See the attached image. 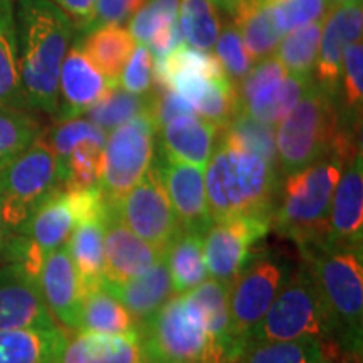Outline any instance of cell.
I'll list each match as a JSON object with an SVG mask.
<instances>
[{
  "instance_id": "9",
  "label": "cell",
  "mask_w": 363,
  "mask_h": 363,
  "mask_svg": "<svg viewBox=\"0 0 363 363\" xmlns=\"http://www.w3.org/2000/svg\"><path fill=\"white\" fill-rule=\"evenodd\" d=\"M291 274V264L284 257L271 251H257L230 284L229 313L235 355L246 345L254 328L261 323Z\"/></svg>"
},
{
  "instance_id": "8",
  "label": "cell",
  "mask_w": 363,
  "mask_h": 363,
  "mask_svg": "<svg viewBox=\"0 0 363 363\" xmlns=\"http://www.w3.org/2000/svg\"><path fill=\"white\" fill-rule=\"evenodd\" d=\"M145 363H225L185 294H174L138 326Z\"/></svg>"
},
{
  "instance_id": "47",
  "label": "cell",
  "mask_w": 363,
  "mask_h": 363,
  "mask_svg": "<svg viewBox=\"0 0 363 363\" xmlns=\"http://www.w3.org/2000/svg\"><path fill=\"white\" fill-rule=\"evenodd\" d=\"M145 0H96L91 19L81 33L99 29L104 26H123L128 22Z\"/></svg>"
},
{
  "instance_id": "5",
  "label": "cell",
  "mask_w": 363,
  "mask_h": 363,
  "mask_svg": "<svg viewBox=\"0 0 363 363\" xmlns=\"http://www.w3.org/2000/svg\"><path fill=\"white\" fill-rule=\"evenodd\" d=\"M328 308L340 362H360L363 340L362 249L320 246L301 252Z\"/></svg>"
},
{
  "instance_id": "28",
  "label": "cell",
  "mask_w": 363,
  "mask_h": 363,
  "mask_svg": "<svg viewBox=\"0 0 363 363\" xmlns=\"http://www.w3.org/2000/svg\"><path fill=\"white\" fill-rule=\"evenodd\" d=\"M104 214L78 222L66 242L84 293L104 279Z\"/></svg>"
},
{
  "instance_id": "52",
  "label": "cell",
  "mask_w": 363,
  "mask_h": 363,
  "mask_svg": "<svg viewBox=\"0 0 363 363\" xmlns=\"http://www.w3.org/2000/svg\"><path fill=\"white\" fill-rule=\"evenodd\" d=\"M343 2H350V0H328L330 7L331 6H337V4H343Z\"/></svg>"
},
{
  "instance_id": "35",
  "label": "cell",
  "mask_w": 363,
  "mask_h": 363,
  "mask_svg": "<svg viewBox=\"0 0 363 363\" xmlns=\"http://www.w3.org/2000/svg\"><path fill=\"white\" fill-rule=\"evenodd\" d=\"M177 26L184 43L202 52L214 49L222 29L217 9L208 0H180Z\"/></svg>"
},
{
  "instance_id": "12",
  "label": "cell",
  "mask_w": 363,
  "mask_h": 363,
  "mask_svg": "<svg viewBox=\"0 0 363 363\" xmlns=\"http://www.w3.org/2000/svg\"><path fill=\"white\" fill-rule=\"evenodd\" d=\"M106 211V199L99 187L59 190L45 201L17 233L48 257L65 247L78 222ZM16 234V233H13Z\"/></svg>"
},
{
  "instance_id": "39",
  "label": "cell",
  "mask_w": 363,
  "mask_h": 363,
  "mask_svg": "<svg viewBox=\"0 0 363 363\" xmlns=\"http://www.w3.org/2000/svg\"><path fill=\"white\" fill-rule=\"evenodd\" d=\"M39 136V126L29 113L0 106V169L19 155Z\"/></svg>"
},
{
  "instance_id": "3",
  "label": "cell",
  "mask_w": 363,
  "mask_h": 363,
  "mask_svg": "<svg viewBox=\"0 0 363 363\" xmlns=\"http://www.w3.org/2000/svg\"><path fill=\"white\" fill-rule=\"evenodd\" d=\"M276 152L279 170L289 175L330 155H337L347 163L362 150L357 145V133L345 130L340 123L333 98L313 83L278 123Z\"/></svg>"
},
{
  "instance_id": "1",
  "label": "cell",
  "mask_w": 363,
  "mask_h": 363,
  "mask_svg": "<svg viewBox=\"0 0 363 363\" xmlns=\"http://www.w3.org/2000/svg\"><path fill=\"white\" fill-rule=\"evenodd\" d=\"M16 21L27 108L56 116L59 72L76 27L51 0H19Z\"/></svg>"
},
{
  "instance_id": "37",
  "label": "cell",
  "mask_w": 363,
  "mask_h": 363,
  "mask_svg": "<svg viewBox=\"0 0 363 363\" xmlns=\"http://www.w3.org/2000/svg\"><path fill=\"white\" fill-rule=\"evenodd\" d=\"M150 108V93L148 94H133L113 84L106 89L101 99L94 103L88 111L84 113L86 120L94 123L99 128L108 131L118 128L126 121L133 120L135 116L148 111Z\"/></svg>"
},
{
  "instance_id": "11",
  "label": "cell",
  "mask_w": 363,
  "mask_h": 363,
  "mask_svg": "<svg viewBox=\"0 0 363 363\" xmlns=\"http://www.w3.org/2000/svg\"><path fill=\"white\" fill-rule=\"evenodd\" d=\"M108 202L131 233L163 254L180 234L182 227L153 165L128 192Z\"/></svg>"
},
{
  "instance_id": "41",
  "label": "cell",
  "mask_w": 363,
  "mask_h": 363,
  "mask_svg": "<svg viewBox=\"0 0 363 363\" xmlns=\"http://www.w3.org/2000/svg\"><path fill=\"white\" fill-rule=\"evenodd\" d=\"M238 88L225 76L212 78L206 93L194 104L195 115L222 130L239 113Z\"/></svg>"
},
{
  "instance_id": "29",
  "label": "cell",
  "mask_w": 363,
  "mask_h": 363,
  "mask_svg": "<svg viewBox=\"0 0 363 363\" xmlns=\"http://www.w3.org/2000/svg\"><path fill=\"white\" fill-rule=\"evenodd\" d=\"M0 106L26 110L13 0H0Z\"/></svg>"
},
{
  "instance_id": "31",
  "label": "cell",
  "mask_w": 363,
  "mask_h": 363,
  "mask_svg": "<svg viewBox=\"0 0 363 363\" xmlns=\"http://www.w3.org/2000/svg\"><path fill=\"white\" fill-rule=\"evenodd\" d=\"M174 294H185L207 281L208 272L203 261L202 234L180 230L165 251Z\"/></svg>"
},
{
  "instance_id": "16",
  "label": "cell",
  "mask_w": 363,
  "mask_h": 363,
  "mask_svg": "<svg viewBox=\"0 0 363 363\" xmlns=\"http://www.w3.org/2000/svg\"><path fill=\"white\" fill-rule=\"evenodd\" d=\"M38 286L52 320L66 330L78 331L84 289L66 246L45 257Z\"/></svg>"
},
{
  "instance_id": "2",
  "label": "cell",
  "mask_w": 363,
  "mask_h": 363,
  "mask_svg": "<svg viewBox=\"0 0 363 363\" xmlns=\"http://www.w3.org/2000/svg\"><path fill=\"white\" fill-rule=\"evenodd\" d=\"M203 184L211 219L220 222L238 217L271 219L281 180L276 167L219 133Z\"/></svg>"
},
{
  "instance_id": "24",
  "label": "cell",
  "mask_w": 363,
  "mask_h": 363,
  "mask_svg": "<svg viewBox=\"0 0 363 363\" xmlns=\"http://www.w3.org/2000/svg\"><path fill=\"white\" fill-rule=\"evenodd\" d=\"M288 72L281 66L274 56H269L262 61H257L238 84V101L239 111L244 115L262 121V123L278 125L276 120V108L281 93V86Z\"/></svg>"
},
{
  "instance_id": "36",
  "label": "cell",
  "mask_w": 363,
  "mask_h": 363,
  "mask_svg": "<svg viewBox=\"0 0 363 363\" xmlns=\"http://www.w3.org/2000/svg\"><path fill=\"white\" fill-rule=\"evenodd\" d=\"M321 29H323V21H318L298 27L283 35L274 57L281 62L288 74L313 76L318 51H320Z\"/></svg>"
},
{
  "instance_id": "4",
  "label": "cell",
  "mask_w": 363,
  "mask_h": 363,
  "mask_svg": "<svg viewBox=\"0 0 363 363\" xmlns=\"http://www.w3.org/2000/svg\"><path fill=\"white\" fill-rule=\"evenodd\" d=\"M343 167L342 158L330 155L286 175L279 185L271 224L301 252L325 244L331 201Z\"/></svg>"
},
{
  "instance_id": "10",
  "label": "cell",
  "mask_w": 363,
  "mask_h": 363,
  "mask_svg": "<svg viewBox=\"0 0 363 363\" xmlns=\"http://www.w3.org/2000/svg\"><path fill=\"white\" fill-rule=\"evenodd\" d=\"M157 131L155 121L148 111L110 131L101 152V175L98 184L104 199L113 201L121 197L152 169Z\"/></svg>"
},
{
  "instance_id": "32",
  "label": "cell",
  "mask_w": 363,
  "mask_h": 363,
  "mask_svg": "<svg viewBox=\"0 0 363 363\" xmlns=\"http://www.w3.org/2000/svg\"><path fill=\"white\" fill-rule=\"evenodd\" d=\"M78 331H96V333H135L138 325L128 310L101 284L84 293L81 306V321Z\"/></svg>"
},
{
  "instance_id": "45",
  "label": "cell",
  "mask_w": 363,
  "mask_h": 363,
  "mask_svg": "<svg viewBox=\"0 0 363 363\" xmlns=\"http://www.w3.org/2000/svg\"><path fill=\"white\" fill-rule=\"evenodd\" d=\"M271 6L283 34L323 21L330 11L328 0H271Z\"/></svg>"
},
{
  "instance_id": "22",
  "label": "cell",
  "mask_w": 363,
  "mask_h": 363,
  "mask_svg": "<svg viewBox=\"0 0 363 363\" xmlns=\"http://www.w3.org/2000/svg\"><path fill=\"white\" fill-rule=\"evenodd\" d=\"M57 363H145V357L138 331L120 335L78 331L66 338Z\"/></svg>"
},
{
  "instance_id": "48",
  "label": "cell",
  "mask_w": 363,
  "mask_h": 363,
  "mask_svg": "<svg viewBox=\"0 0 363 363\" xmlns=\"http://www.w3.org/2000/svg\"><path fill=\"white\" fill-rule=\"evenodd\" d=\"M180 44H184V39H182L179 26H177V22H174V24L165 26L162 27L160 30H157L147 45L150 52H152L153 61H157V59H163L165 56H169V54L174 51L175 48H179Z\"/></svg>"
},
{
  "instance_id": "34",
  "label": "cell",
  "mask_w": 363,
  "mask_h": 363,
  "mask_svg": "<svg viewBox=\"0 0 363 363\" xmlns=\"http://www.w3.org/2000/svg\"><path fill=\"white\" fill-rule=\"evenodd\" d=\"M233 363H330L315 340L249 342L240 348Z\"/></svg>"
},
{
  "instance_id": "26",
  "label": "cell",
  "mask_w": 363,
  "mask_h": 363,
  "mask_svg": "<svg viewBox=\"0 0 363 363\" xmlns=\"http://www.w3.org/2000/svg\"><path fill=\"white\" fill-rule=\"evenodd\" d=\"M252 62L272 56L283 39L271 0H239L229 13Z\"/></svg>"
},
{
  "instance_id": "42",
  "label": "cell",
  "mask_w": 363,
  "mask_h": 363,
  "mask_svg": "<svg viewBox=\"0 0 363 363\" xmlns=\"http://www.w3.org/2000/svg\"><path fill=\"white\" fill-rule=\"evenodd\" d=\"M101 152L103 147L94 143H83L67 155L62 167V189L84 190L98 187L101 175Z\"/></svg>"
},
{
  "instance_id": "14",
  "label": "cell",
  "mask_w": 363,
  "mask_h": 363,
  "mask_svg": "<svg viewBox=\"0 0 363 363\" xmlns=\"http://www.w3.org/2000/svg\"><path fill=\"white\" fill-rule=\"evenodd\" d=\"M362 0H350V2L331 6L325 16L313 81L333 99L337 96L345 49L362 39Z\"/></svg>"
},
{
  "instance_id": "7",
  "label": "cell",
  "mask_w": 363,
  "mask_h": 363,
  "mask_svg": "<svg viewBox=\"0 0 363 363\" xmlns=\"http://www.w3.org/2000/svg\"><path fill=\"white\" fill-rule=\"evenodd\" d=\"M62 167L44 136L0 169V214L7 235L17 233L51 195L62 190Z\"/></svg>"
},
{
  "instance_id": "50",
  "label": "cell",
  "mask_w": 363,
  "mask_h": 363,
  "mask_svg": "<svg viewBox=\"0 0 363 363\" xmlns=\"http://www.w3.org/2000/svg\"><path fill=\"white\" fill-rule=\"evenodd\" d=\"M211 4H214L216 9H220V11H224L227 16H229L230 12H233V9L235 7V4L239 2V0H208Z\"/></svg>"
},
{
  "instance_id": "20",
  "label": "cell",
  "mask_w": 363,
  "mask_h": 363,
  "mask_svg": "<svg viewBox=\"0 0 363 363\" xmlns=\"http://www.w3.org/2000/svg\"><path fill=\"white\" fill-rule=\"evenodd\" d=\"M57 326L44 305L38 281L21 267L0 264V330Z\"/></svg>"
},
{
  "instance_id": "49",
  "label": "cell",
  "mask_w": 363,
  "mask_h": 363,
  "mask_svg": "<svg viewBox=\"0 0 363 363\" xmlns=\"http://www.w3.org/2000/svg\"><path fill=\"white\" fill-rule=\"evenodd\" d=\"M51 2L69 17L76 29L83 30L86 22L91 19L96 0H51Z\"/></svg>"
},
{
  "instance_id": "13",
  "label": "cell",
  "mask_w": 363,
  "mask_h": 363,
  "mask_svg": "<svg viewBox=\"0 0 363 363\" xmlns=\"http://www.w3.org/2000/svg\"><path fill=\"white\" fill-rule=\"evenodd\" d=\"M271 219L238 217L212 222L202 235L203 261L208 278L233 284L254 256L252 247L266 238Z\"/></svg>"
},
{
  "instance_id": "25",
  "label": "cell",
  "mask_w": 363,
  "mask_h": 363,
  "mask_svg": "<svg viewBox=\"0 0 363 363\" xmlns=\"http://www.w3.org/2000/svg\"><path fill=\"white\" fill-rule=\"evenodd\" d=\"M229 289V284L208 278L192 291L185 293V296L201 315L203 328L211 338L216 353L225 363H233L235 357L233 330H230Z\"/></svg>"
},
{
  "instance_id": "44",
  "label": "cell",
  "mask_w": 363,
  "mask_h": 363,
  "mask_svg": "<svg viewBox=\"0 0 363 363\" xmlns=\"http://www.w3.org/2000/svg\"><path fill=\"white\" fill-rule=\"evenodd\" d=\"M180 0H145L130 22V34L136 44H148L162 27L177 22Z\"/></svg>"
},
{
  "instance_id": "17",
  "label": "cell",
  "mask_w": 363,
  "mask_h": 363,
  "mask_svg": "<svg viewBox=\"0 0 363 363\" xmlns=\"http://www.w3.org/2000/svg\"><path fill=\"white\" fill-rule=\"evenodd\" d=\"M165 256L157 247L131 233L118 219L106 201L104 214V279L111 283H126L147 272Z\"/></svg>"
},
{
  "instance_id": "46",
  "label": "cell",
  "mask_w": 363,
  "mask_h": 363,
  "mask_svg": "<svg viewBox=\"0 0 363 363\" xmlns=\"http://www.w3.org/2000/svg\"><path fill=\"white\" fill-rule=\"evenodd\" d=\"M118 86L133 94H148L153 88V56L147 44H136L121 69Z\"/></svg>"
},
{
  "instance_id": "23",
  "label": "cell",
  "mask_w": 363,
  "mask_h": 363,
  "mask_svg": "<svg viewBox=\"0 0 363 363\" xmlns=\"http://www.w3.org/2000/svg\"><path fill=\"white\" fill-rule=\"evenodd\" d=\"M101 286L128 310L138 326L155 315L174 296V286L165 257L138 278L126 283H111L103 279Z\"/></svg>"
},
{
  "instance_id": "18",
  "label": "cell",
  "mask_w": 363,
  "mask_h": 363,
  "mask_svg": "<svg viewBox=\"0 0 363 363\" xmlns=\"http://www.w3.org/2000/svg\"><path fill=\"white\" fill-rule=\"evenodd\" d=\"M363 162L362 152L345 163L330 208L328 235L323 246L362 249Z\"/></svg>"
},
{
  "instance_id": "43",
  "label": "cell",
  "mask_w": 363,
  "mask_h": 363,
  "mask_svg": "<svg viewBox=\"0 0 363 363\" xmlns=\"http://www.w3.org/2000/svg\"><path fill=\"white\" fill-rule=\"evenodd\" d=\"M212 51H214V56L219 61L225 78L238 88V84L251 71L254 62L242 43L238 27L233 22L222 27Z\"/></svg>"
},
{
  "instance_id": "38",
  "label": "cell",
  "mask_w": 363,
  "mask_h": 363,
  "mask_svg": "<svg viewBox=\"0 0 363 363\" xmlns=\"http://www.w3.org/2000/svg\"><path fill=\"white\" fill-rule=\"evenodd\" d=\"M219 133L229 142L259 155L262 160L279 170L278 152H276V128L272 125L262 123L239 111Z\"/></svg>"
},
{
  "instance_id": "21",
  "label": "cell",
  "mask_w": 363,
  "mask_h": 363,
  "mask_svg": "<svg viewBox=\"0 0 363 363\" xmlns=\"http://www.w3.org/2000/svg\"><path fill=\"white\" fill-rule=\"evenodd\" d=\"M219 131L199 115L177 116L158 128V152L203 169L214 152Z\"/></svg>"
},
{
  "instance_id": "15",
  "label": "cell",
  "mask_w": 363,
  "mask_h": 363,
  "mask_svg": "<svg viewBox=\"0 0 363 363\" xmlns=\"http://www.w3.org/2000/svg\"><path fill=\"white\" fill-rule=\"evenodd\" d=\"M153 162L182 230H192L203 235L212 225L207 208L203 169L177 162L160 152Z\"/></svg>"
},
{
  "instance_id": "6",
  "label": "cell",
  "mask_w": 363,
  "mask_h": 363,
  "mask_svg": "<svg viewBox=\"0 0 363 363\" xmlns=\"http://www.w3.org/2000/svg\"><path fill=\"white\" fill-rule=\"evenodd\" d=\"M303 338L320 343L330 363L340 360L328 308L306 266L293 272L246 343Z\"/></svg>"
},
{
  "instance_id": "30",
  "label": "cell",
  "mask_w": 363,
  "mask_h": 363,
  "mask_svg": "<svg viewBox=\"0 0 363 363\" xmlns=\"http://www.w3.org/2000/svg\"><path fill=\"white\" fill-rule=\"evenodd\" d=\"M78 43L86 56L111 83H118L126 59L136 45L128 27L125 26H104L89 30L83 34Z\"/></svg>"
},
{
  "instance_id": "40",
  "label": "cell",
  "mask_w": 363,
  "mask_h": 363,
  "mask_svg": "<svg viewBox=\"0 0 363 363\" xmlns=\"http://www.w3.org/2000/svg\"><path fill=\"white\" fill-rule=\"evenodd\" d=\"M108 133L86 118H69V120L57 121V125L49 131L44 140L57 157L59 163H62L67 155L76 147L83 143H94L104 147Z\"/></svg>"
},
{
  "instance_id": "33",
  "label": "cell",
  "mask_w": 363,
  "mask_h": 363,
  "mask_svg": "<svg viewBox=\"0 0 363 363\" xmlns=\"http://www.w3.org/2000/svg\"><path fill=\"white\" fill-rule=\"evenodd\" d=\"M363 44L362 39L355 40L345 49L340 83L335 96L340 123L345 130L357 133L360 128L362 104H363Z\"/></svg>"
},
{
  "instance_id": "19",
  "label": "cell",
  "mask_w": 363,
  "mask_h": 363,
  "mask_svg": "<svg viewBox=\"0 0 363 363\" xmlns=\"http://www.w3.org/2000/svg\"><path fill=\"white\" fill-rule=\"evenodd\" d=\"M113 84L86 56L79 43L67 49L57 86V121L84 115Z\"/></svg>"
},
{
  "instance_id": "27",
  "label": "cell",
  "mask_w": 363,
  "mask_h": 363,
  "mask_svg": "<svg viewBox=\"0 0 363 363\" xmlns=\"http://www.w3.org/2000/svg\"><path fill=\"white\" fill-rule=\"evenodd\" d=\"M66 338L59 326L0 330V363H57Z\"/></svg>"
},
{
  "instance_id": "51",
  "label": "cell",
  "mask_w": 363,
  "mask_h": 363,
  "mask_svg": "<svg viewBox=\"0 0 363 363\" xmlns=\"http://www.w3.org/2000/svg\"><path fill=\"white\" fill-rule=\"evenodd\" d=\"M6 239H7V230H6V225H4L2 214H0V251H2V246L4 242H6Z\"/></svg>"
}]
</instances>
